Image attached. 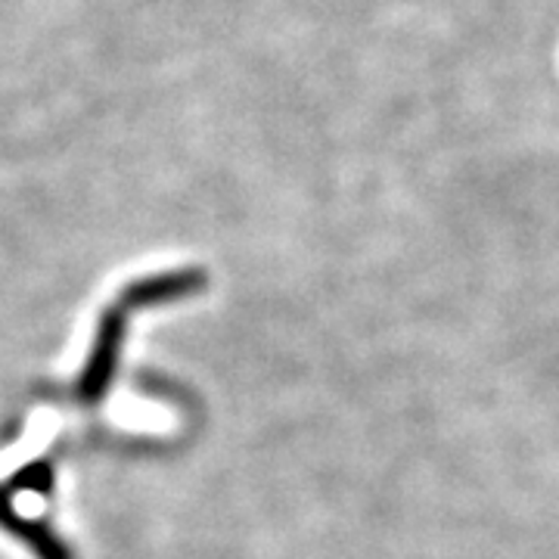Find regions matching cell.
Listing matches in <instances>:
<instances>
[]
</instances>
